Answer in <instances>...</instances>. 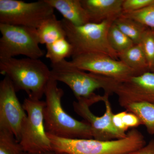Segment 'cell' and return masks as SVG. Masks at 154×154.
I'll list each match as a JSON object with an SVG mask.
<instances>
[{
    "mask_svg": "<svg viewBox=\"0 0 154 154\" xmlns=\"http://www.w3.org/2000/svg\"><path fill=\"white\" fill-rule=\"evenodd\" d=\"M44 95L43 113L47 133L64 138L93 139L88 122L75 119L64 110L61 103L63 90L58 87L57 81L51 77Z\"/></svg>",
    "mask_w": 154,
    "mask_h": 154,
    "instance_id": "6da1fadb",
    "label": "cell"
},
{
    "mask_svg": "<svg viewBox=\"0 0 154 154\" xmlns=\"http://www.w3.org/2000/svg\"><path fill=\"white\" fill-rule=\"evenodd\" d=\"M52 150L60 154H131L146 144L144 137L136 128L126 137L111 140L94 139H67L47 133Z\"/></svg>",
    "mask_w": 154,
    "mask_h": 154,
    "instance_id": "7a4b0ae2",
    "label": "cell"
},
{
    "mask_svg": "<svg viewBox=\"0 0 154 154\" xmlns=\"http://www.w3.org/2000/svg\"><path fill=\"white\" fill-rule=\"evenodd\" d=\"M0 72L10 79L16 91L40 99L51 78V70L39 59H0Z\"/></svg>",
    "mask_w": 154,
    "mask_h": 154,
    "instance_id": "3957f363",
    "label": "cell"
},
{
    "mask_svg": "<svg viewBox=\"0 0 154 154\" xmlns=\"http://www.w3.org/2000/svg\"><path fill=\"white\" fill-rule=\"evenodd\" d=\"M96 94L88 99H79L73 102L74 110L91 127L93 138L111 140L126 137L127 133L117 129L113 124L114 113L109 101V94Z\"/></svg>",
    "mask_w": 154,
    "mask_h": 154,
    "instance_id": "277c9868",
    "label": "cell"
},
{
    "mask_svg": "<svg viewBox=\"0 0 154 154\" xmlns=\"http://www.w3.org/2000/svg\"><path fill=\"white\" fill-rule=\"evenodd\" d=\"M51 77L68 86L77 99L91 98L96 95L94 91L99 89L111 95L114 94L118 82L112 78L86 72L75 67L66 60L51 64Z\"/></svg>",
    "mask_w": 154,
    "mask_h": 154,
    "instance_id": "5b68a950",
    "label": "cell"
},
{
    "mask_svg": "<svg viewBox=\"0 0 154 154\" xmlns=\"http://www.w3.org/2000/svg\"><path fill=\"white\" fill-rule=\"evenodd\" d=\"M61 21L66 38L73 48L72 55L82 53L99 52L119 60L118 54L110 47L107 38L108 29L114 20L108 19L100 23L90 22L80 26L72 25L64 19Z\"/></svg>",
    "mask_w": 154,
    "mask_h": 154,
    "instance_id": "8992f818",
    "label": "cell"
},
{
    "mask_svg": "<svg viewBox=\"0 0 154 154\" xmlns=\"http://www.w3.org/2000/svg\"><path fill=\"white\" fill-rule=\"evenodd\" d=\"M45 104V101L30 97L25 99L22 104L27 117L22 125L19 142L25 152L53 151L45 128L43 113Z\"/></svg>",
    "mask_w": 154,
    "mask_h": 154,
    "instance_id": "52a82bcc",
    "label": "cell"
},
{
    "mask_svg": "<svg viewBox=\"0 0 154 154\" xmlns=\"http://www.w3.org/2000/svg\"><path fill=\"white\" fill-rule=\"evenodd\" d=\"M0 59L20 55L39 59L44 55L36 28L0 23Z\"/></svg>",
    "mask_w": 154,
    "mask_h": 154,
    "instance_id": "ba28073f",
    "label": "cell"
},
{
    "mask_svg": "<svg viewBox=\"0 0 154 154\" xmlns=\"http://www.w3.org/2000/svg\"><path fill=\"white\" fill-rule=\"evenodd\" d=\"M54 10L46 0H0V23L37 29L54 15Z\"/></svg>",
    "mask_w": 154,
    "mask_h": 154,
    "instance_id": "9c48e42d",
    "label": "cell"
},
{
    "mask_svg": "<svg viewBox=\"0 0 154 154\" xmlns=\"http://www.w3.org/2000/svg\"><path fill=\"white\" fill-rule=\"evenodd\" d=\"M72 57V60L70 62L75 67L112 78L119 82L130 77L139 75L119 60L102 53H82Z\"/></svg>",
    "mask_w": 154,
    "mask_h": 154,
    "instance_id": "30bf717a",
    "label": "cell"
},
{
    "mask_svg": "<svg viewBox=\"0 0 154 154\" xmlns=\"http://www.w3.org/2000/svg\"><path fill=\"white\" fill-rule=\"evenodd\" d=\"M17 91L7 76L0 82V130L13 134L20 141L22 125L27 117Z\"/></svg>",
    "mask_w": 154,
    "mask_h": 154,
    "instance_id": "8fae6325",
    "label": "cell"
},
{
    "mask_svg": "<svg viewBox=\"0 0 154 154\" xmlns=\"http://www.w3.org/2000/svg\"><path fill=\"white\" fill-rule=\"evenodd\" d=\"M114 94L123 107L133 103L154 104V73L146 72L118 82Z\"/></svg>",
    "mask_w": 154,
    "mask_h": 154,
    "instance_id": "7c38bea8",
    "label": "cell"
},
{
    "mask_svg": "<svg viewBox=\"0 0 154 154\" xmlns=\"http://www.w3.org/2000/svg\"><path fill=\"white\" fill-rule=\"evenodd\" d=\"M90 22L100 23L108 19L115 20L122 14L123 0H81Z\"/></svg>",
    "mask_w": 154,
    "mask_h": 154,
    "instance_id": "4fadbf2b",
    "label": "cell"
},
{
    "mask_svg": "<svg viewBox=\"0 0 154 154\" xmlns=\"http://www.w3.org/2000/svg\"><path fill=\"white\" fill-rule=\"evenodd\" d=\"M72 25L82 26L90 22V18L81 0H46Z\"/></svg>",
    "mask_w": 154,
    "mask_h": 154,
    "instance_id": "5bb4252c",
    "label": "cell"
},
{
    "mask_svg": "<svg viewBox=\"0 0 154 154\" xmlns=\"http://www.w3.org/2000/svg\"><path fill=\"white\" fill-rule=\"evenodd\" d=\"M36 29L40 44L47 45L66 38L61 21L58 20L55 15L45 20Z\"/></svg>",
    "mask_w": 154,
    "mask_h": 154,
    "instance_id": "9a60e30c",
    "label": "cell"
},
{
    "mask_svg": "<svg viewBox=\"0 0 154 154\" xmlns=\"http://www.w3.org/2000/svg\"><path fill=\"white\" fill-rule=\"evenodd\" d=\"M119 60L140 75L150 72L148 64L140 43L118 54Z\"/></svg>",
    "mask_w": 154,
    "mask_h": 154,
    "instance_id": "2e32d148",
    "label": "cell"
},
{
    "mask_svg": "<svg viewBox=\"0 0 154 154\" xmlns=\"http://www.w3.org/2000/svg\"><path fill=\"white\" fill-rule=\"evenodd\" d=\"M113 22L134 44L140 43L144 34L149 28L134 19L122 15L116 19Z\"/></svg>",
    "mask_w": 154,
    "mask_h": 154,
    "instance_id": "e0dca14e",
    "label": "cell"
},
{
    "mask_svg": "<svg viewBox=\"0 0 154 154\" xmlns=\"http://www.w3.org/2000/svg\"><path fill=\"white\" fill-rule=\"evenodd\" d=\"M124 108L137 115L149 134L154 135V104L133 103L126 105Z\"/></svg>",
    "mask_w": 154,
    "mask_h": 154,
    "instance_id": "ac0fdd59",
    "label": "cell"
},
{
    "mask_svg": "<svg viewBox=\"0 0 154 154\" xmlns=\"http://www.w3.org/2000/svg\"><path fill=\"white\" fill-rule=\"evenodd\" d=\"M45 57L51 62V64H56L72 56L73 48L66 38H61L52 44L46 45Z\"/></svg>",
    "mask_w": 154,
    "mask_h": 154,
    "instance_id": "d6986e66",
    "label": "cell"
},
{
    "mask_svg": "<svg viewBox=\"0 0 154 154\" xmlns=\"http://www.w3.org/2000/svg\"><path fill=\"white\" fill-rule=\"evenodd\" d=\"M107 38L110 47L117 54L123 52L135 45L113 22L108 29Z\"/></svg>",
    "mask_w": 154,
    "mask_h": 154,
    "instance_id": "ffe728a7",
    "label": "cell"
},
{
    "mask_svg": "<svg viewBox=\"0 0 154 154\" xmlns=\"http://www.w3.org/2000/svg\"><path fill=\"white\" fill-rule=\"evenodd\" d=\"M113 122L117 129L125 133L129 128H135L143 125L137 115L127 110L113 114Z\"/></svg>",
    "mask_w": 154,
    "mask_h": 154,
    "instance_id": "44dd1931",
    "label": "cell"
},
{
    "mask_svg": "<svg viewBox=\"0 0 154 154\" xmlns=\"http://www.w3.org/2000/svg\"><path fill=\"white\" fill-rule=\"evenodd\" d=\"M22 146L14 135L0 130V154H25Z\"/></svg>",
    "mask_w": 154,
    "mask_h": 154,
    "instance_id": "7402d4cb",
    "label": "cell"
},
{
    "mask_svg": "<svg viewBox=\"0 0 154 154\" xmlns=\"http://www.w3.org/2000/svg\"><path fill=\"white\" fill-rule=\"evenodd\" d=\"M121 15L134 19L147 28L154 30V2L140 11Z\"/></svg>",
    "mask_w": 154,
    "mask_h": 154,
    "instance_id": "603a6c76",
    "label": "cell"
},
{
    "mask_svg": "<svg viewBox=\"0 0 154 154\" xmlns=\"http://www.w3.org/2000/svg\"><path fill=\"white\" fill-rule=\"evenodd\" d=\"M148 64L150 72L154 73V30L148 28L140 42Z\"/></svg>",
    "mask_w": 154,
    "mask_h": 154,
    "instance_id": "cb8c5ba5",
    "label": "cell"
},
{
    "mask_svg": "<svg viewBox=\"0 0 154 154\" xmlns=\"http://www.w3.org/2000/svg\"><path fill=\"white\" fill-rule=\"evenodd\" d=\"M154 2V0H123L122 14L140 11Z\"/></svg>",
    "mask_w": 154,
    "mask_h": 154,
    "instance_id": "d4e9b609",
    "label": "cell"
},
{
    "mask_svg": "<svg viewBox=\"0 0 154 154\" xmlns=\"http://www.w3.org/2000/svg\"><path fill=\"white\" fill-rule=\"evenodd\" d=\"M134 154H154V139L150 141L148 143L137 151L133 153Z\"/></svg>",
    "mask_w": 154,
    "mask_h": 154,
    "instance_id": "484cf974",
    "label": "cell"
},
{
    "mask_svg": "<svg viewBox=\"0 0 154 154\" xmlns=\"http://www.w3.org/2000/svg\"><path fill=\"white\" fill-rule=\"evenodd\" d=\"M25 154H59L56 152L51 151L45 152L41 153H28L25 152Z\"/></svg>",
    "mask_w": 154,
    "mask_h": 154,
    "instance_id": "4316f807",
    "label": "cell"
},
{
    "mask_svg": "<svg viewBox=\"0 0 154 154\" xmlns=\"http://www.w3.org/2000/svg\"><path fill=\"white\" fill-rule=\"evenodd\" d=\"M60 154H66V153H61Z\"/></svg>",
    "mask_w": 154,
    "mask_h": 154,
    "instance_id": "83f0119b",
    "label": "cell"
},
{
    "mask_svg": "<svg viewBox=\"0 0 154 154\" xmlns=\"http://www.w3.org/2000/svg\"><path fill=\"white\" fill-rule=\"evenodd\" d=\"M134 154L132 153V154Z\"/></svg>",
    "mask_w": 154,
    "mask_h": 154,
    "instance_id": "f1b7e54d",
    "label": "cell"
},
{
    "mask_svg": "<svg viewBox=\"0 0 154 154\" xmlns=\"http://www.w3.org/2000/svg\"><path fill=\"white\" fill-rule=\"evenodd\" d=\"M153 30H154V29H153Z\"/></svg>",
    "mask_w": 154,
    "mask_h": 154,
    "instance_id": "f546056e",
    "label": "cell"
}]
</instances>
